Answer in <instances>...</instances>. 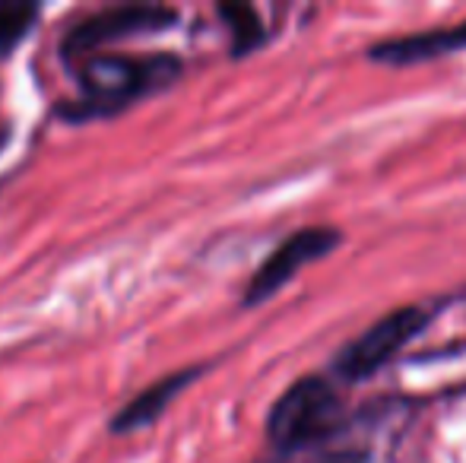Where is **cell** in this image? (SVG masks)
<instances>
[{
  "label": "cell",
  "mask_w": 466,
  "mask_h": 463,
  "mask_svg": "<svg viewBox=\"0 0 466 463\" xmlns=\"http://www.w3.org/2000/svg\"><path fill=\"white\" fill-rule=\"evenodd\" d=\"M339 419V397L324 377H301L273 403L267 435L279 451H301L333 432Z\"/></svg>",
  "instance_id": "2"
},
{
  "label": "cell",
  "mask_w": 466,
  "mask_h": 463,
  "mask_svg": "<svg viewBox=\"0 0 466 463\" xmlns=\"http://www.w3.org/2000/svg\"><path fill=\"white\" fill-rule=\"evenodd\" d=\"M324 463H362L359 454H337V458H327Z\"/></svg>",
  "instance_id": "10"
},
{
  "label": "cell",
  "mask_w": 466,
  "mask_h": 463,
  "mask_svg": "<svg viewBox=\"0 0 466 463\" xmlns=\"http://www.w3.org/2000/svg\"><path fill=\"white\" fill-rule=\"evenodd\" d=\"M466 48V23L457 25H441V29L416 32V35H400L378 42L369 51L371 61L378 64H393V67H406V64H422L431 57L454 55V51Z\"/></svg>",
  "instance_id": "7"
},
{
  "label": "cell",
  "mask_w": 466,
  "mask_h": 463,
  "mask_svg": "<svg viewBox=\"0 0 466 463\" xmlns=\"http://www.w3.org/2000/svg\"><path fill=\"white\" fill-rule=\"evenodd\" d=\"M178 23V10L162 4H124V6H105L93 16L80 19L67 35L61 38V57L74 61V57L93 55L102 45L121 42V38L134 35H156L166 32Z\"/></svg>",
  "instance_id": "3"
},
{
  "label": "cell",
  "mask_w": 466,
  "mask_h": 463,
  "mask_svg": "<svg viewBox=\"0 0 466 463\" xmlns=\"http://www.w3.org/2000/svg\"><path fill=\"white\" fill-rule=\"evenodd\" d=\"M42 6L38 4H0V57H10L35 29Z\"/></svg>",
  "instance_id": "8"
},
{
  "label": "cell",
  "mask_w": 466,
  "mask_h": 463,
  "mask_svg": "<svg viewBox=\"0 0 466 463\" xmlns=\"http://www.w3.org/2000/svg\"><path fill=\"white\" fill-rule=\"evenodd\" d=\"M429 311L419 305H403V308L390 311L380 321H374L362 337L350 343L337 358V375L343 381H362L380 371L403 347H410L429 324Z\"/></svg>",
  "instance_id": "4"
},
{
  "label": "cell",
  "mask_w": 466,
  "mask_h": 463,
  "mask_svg": "<svg viewBox=\"0 0 466 463\" xmlns=\"http://www.w3.org/2000/svg\"><path fill=\"white\" fill-rule=\"evenodd\" d=\"M219 16L226 19L228 32H232V55H248L264 42V23H260L258 10L248 4H222Z\"/></svg>",
  "instance_id": "9"
},
{
  "label": "cell",
  "mask_w": 466,
  "mask_h": 463,
  "mask_svg": "<svg viewBox=\"0 0 466 463\" xmlns=\"http://www.w3.org/2000/svg\"><path fill=\"white\" fill-rule=\"evenodd\" d=\"M4 140H6V136H0V146H4Z\"/></svg>",
  "instance_id": "11"
},
{
  "label": "cell",
  "mask_w": 466,
  "mask_h": 463,
  "mask_svg": "<svg viewBox=\"0 0 466 463\" xmlns=\"http://www.w3.org/2000/svg\"><path fill=\"white\" fill-rule=\"evenodd\" d=\"M200 375H203V365H190V368L172 371V375H166L162 381L149 384L147 390H140L134 400L124 403V407L117 409L115 416H111L108 432L130 435V432H137V428L153 426V422L159 419V416L166 413L168 407H172L175 397H178L185 388H190V384H194Z\"/></svg>",
  "instance_id": "6"
},
{
  "label": "cell",
  "mask_w": 466,
  "mask_h": 463,
  "mask_svg": "<svg viewBox=\"0 0 466 463\" xmlns=\"http://www.w3.org/2000/svg\"><path fill=\"white\" fill-rule=\"evenodd\" d=\"M337 245H339V232L330 229V226H308V229L292 232L286 241H279L270 257L258 267V273H254L245 289V305H260L270 296H277L301 267L327 257Z\"/></svg>",
  "instance_id": "5"
},
{
  "label": "cell",
  "mask_w": 466,
  "mask_h": 463,
  "mask_svg": "<svg viewBox=\"0 0 466 463\" xmlns=\"http://www.w3.org/2000/svg\"><path fill=\"white\" fill-rule=\"evenodd\" d=\"M178 76L181 61L175 55H96L76 70L80 99L61 102L57 117L70 124L115 117L137 99L168 89Z\"/></svg>",
  "instance_id": "1"
}]
</instances>
